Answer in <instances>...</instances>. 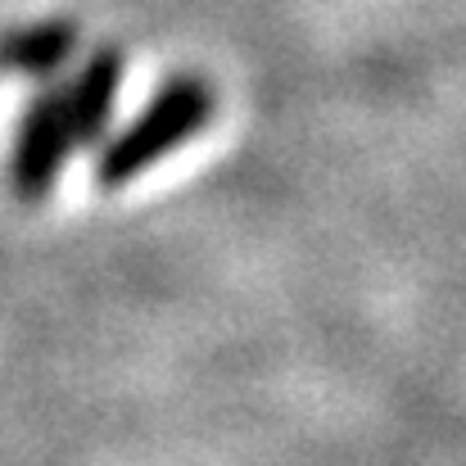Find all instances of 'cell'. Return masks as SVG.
<instances>
[{
    "label": "cell",
    "mask_w": 466,
    "mask_h": 466,
    "mask_svg": "<svg viewBox=\"0 0 466 466\" xmlns=\"http://www.w3.org/2000/svg\"><path fill=\"white\" fill-rule=\"evenodd\" d=\"M213 86L199 73H177L158 86V96L96 155V181L100 190H123L141 172H150L158 158H167L177 146H186L195 132L213 118Z\"/></svg>",
    "instance_id": "obj_1"
},
{
    "label": "cell",
    "mask_w": 466,
    "mask_h": 466,
    "mask_svg": "<svg viewBox=\"0 0 466 466\" xmlns=\"http://www.w3.org/2000/svg\"><path fill=\"white\" fill-rule=\"evenodd\" d=\"M73 146V132H68V118H64V100L55 86L36 91L18 118V132H14V155H9V186L23 204H36L50 195L59 167Z\"/></svg>",
    "instance_id": "obj_2"
},
{
    "label": "cell",
    "mask_w": 466,
    "mask_h": 466,
    "mask_svg": "<svg viewBox=\"0 0 466 466\" xmlns=\"http://www.w3.org/2000/svg\"><path fill=\"white\" fill-rule=\"evenodd\" d=\"M118 86H123V55L114 46L96 50L73 77L68 86L59 91L64 100V118H68V132H73V146H96L114 118V100H118Z\"/></svg>",
    "instance_id": "obj_3"
},
{
    "label": "cell",
    "mask_w": 466,
    "mask_h": 466,
    "mask_svg": "<svg viewBox=\"0 0 466 466\" xmlns=\"http://www.w3.org/2000/svg\"><path fill=\"white\" fill-rule=\"evenodd\" d=\"M77 46L82 27L73 18H36L0 32V68L23 77H50L77 55Z\"/></svg>",
    "instance_id": "obj_4"
}]
</instances>
